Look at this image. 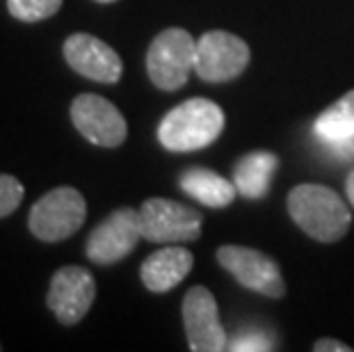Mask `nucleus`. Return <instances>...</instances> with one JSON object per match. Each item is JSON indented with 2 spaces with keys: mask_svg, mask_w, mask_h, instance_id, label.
<instances>
[{
  "mask_svg": "<svg viewBox=\"0 0 354 352\" xmlns=\"http://www.w3.org/2000/svg\"><path fill=\"white\" fill-rule=\"evenodd\" d=\"M288 213L304 234L320 243L341 241L352 222L348 204L320 183L295 185L288 192Z\"/></svg>",
  "mask_w": 354,
  "mask_h": 352,
  "instance_id": "nucleus-1",
  "label": "nucleus"
},
{
  "mask_svg": "<svg viewBox=\"0 0 354 352\" xmlns=\"http://www.w3.org/2000/svg\"><path fill=\"white\" fill-rule=\"evenodd\" d=\"M224 112L215 101L190 99L169 110L158 126V140L169 151H197L220 138Z\"/></svg>",
  "mask_w": 354,
  "mask_h": 352,
  "instance_id": "nucleus-2",
  "label": "nucleus"
},
{
  "mask_svg": "<svg viewBox=\"0 0 354 352\" xmlns=\"http://www.w3.org/2000/svg\"><path fill=\"white\" fill-rule=\"evenodd\" d=\"M197 62V41L183 28H167L156 37L147 53V71L156 87L176 92L187 82Z\"/></svg>",
  "mask_w": 354,
  "mask_h": 352,
  "instance_id": "nucleus-3",
  "label": "nucleus"
},
{
  "mask_svg": "<svg viewBox=\"0 0 354 352\" xmlns=\"http://www.w3.org/2000/svg\"><path fill=\"white\" fill-rule=\"evenodd\" d=\"M85 197L69 185L46 192L30 208L28 227L35 238L44 243H59L73 236L85 224Z\"/></svg>",
  "mask_w": 354,
  "mask_h": 352,
  "instance_id": "nucleus-4",
  "label": "nucleus"
},
{
  "mask_svg": "<svg viewBox=\"0 0 354 352\" xmlns=\"http://www.w3.org/2000/svg\"><path fill=\"white\" fill-rule=\"evenodd\" d=\"M142 238L149 243H190L201 236V215L176 199L151 197L140 208Z\"/></svg>",
  "mask_w": 354,
  "mask_h": 352,
  "instance_id": "nucleus-5",
  "label": "nucleus"
},
{
  "mask_svg": "<svg viewBox=\"0 0 354 352\" xmlns=\"http://www.w3.org/2000/svg\"><path fill=\"white\" fill-rule=\"evenodd\" d=\"M217 263L229 275H233L240 286L263 293L268 297H283L286 284L281 277V268L274 259L252 247L240 245H222L217 250Z\"/></svg>",
  "mask_w": 354,
  "mask_h": 352,
  "instance_id": "nucleus-6",
  "label": "nucleus"
},
{
  "mask_svg": "<svg viewBox=\"0 0 354 352\" xmlns=\"http://www.w3.org/2000/svg\"><path fill=\"white\" fill-rule=\"evenodd\" d=\"M250 64V46L240 37L210 30L197 41V62L194 73L206 82H229L238 78Z\"/></svg>",
  "mask_w": 354,
  "mask_h": 352,
  "instance_id": "nucleus-7",
  "label": "nucleus"
},
{
  "mask_svg": "<svg viewBox=\"0 0 354 352\" xmlns=\"http://www.w3.org/2000/svg\"><path fill=\"white\" fill-rule=\"evenodd\" d=\"M142 238L140 211L117 208L89 234L85 243L87 259L96 266H112L126 259Z\"/></svg>",
  "mask_w": 354,
  "mask_h": 352,
  "instance_id": "nucleus-8",
  "label": "nucleus"
},
{
  "mask_svg": "<svg viewBox=\"0 0 354 352\" xmlns=\"http://www.w3.org/2000/svg\"><path fill=\"white\" fill-rule=\"evenodd\" d=\"M96 299L94 275L80 266H64L53 275L46 295L48 309L62 325H76L87 316Z\"/></svg>",
  "mask_w": 354,
  "mask_h": 352,
  "instance_id": "nucleus-9",
  "label": "nucleus"
},
{
  "mask_svg": "<svg viewBox=\"0 0 354 352\" xmlns=\"http://www.w3.org/2000/svg\"><path fill=\"white\" fill-rule=\"evenodd\" d=\"M71 122L85 140L96 147L115 149L124 145L128 126L117 106L99 94H80L71 103Z\"/></svg>",
  "mask_w": 354,
  "mask_h": 352,
  "instance_id": "nucleus-10",
  "label": "nucleus"
},
{
  "mask_svg": "<svg viewBox=\"0 0 354 352\" xmlns=\"http://www.w3.org/2000/svg\"><path fill=\"white\" fill-rule=\"evenodd\" d=\"M183 323L187 346L194 352H222L229 348L220 323L215 295L206 286H192L183 297Z\"/></svg>",
  "mask_w": 354,
  "mask_h": 352,
  "instance_id": "nucleus-11",
  "label": "nucleus"
},
{
  "mask_svg": "<svg viewBox=\"0 0 354 352\" xmlns=\"http://www.w3.org/2000/svg\"><path fill=\"white\" fill-rule=\"evenodd\" d=\"M64 59L80 76L94 82H105V85H115V82L122 80L124 73L122 57L117 55V50L99 37L87 33L66 37Z\"/></svg>",
  "mask_w": 354,
  "mask_h": 352,
  "instance_id": "nucleus-12",
  "label": "nucleus"
},
{
  "mask_svg": "<svg viewBox=\"0 0 354 352\" xmlns=\"http://www.w3.org/2000/svg\"><path fill=\"white\" fill-rule=\"evenodd\" d=\"M192 263L194 259L185 247H162V250L153 252L151 257H147L145 263H142V284L153 293H167L190 275Z\"/></svg>",
  "mask_w": 354,
  "mask_h": 352,
  "instance_id": "nucleus-13",
  "label": "nucleus"
},
{
  "mask_svg": "<svg viewBox=\"0 0 354 352\" xmlns=\"http://www.w3.org/2000/svg\"><path fill=\"white\" fill-rule=\"evenodd\" d=\"M315 136L341 158H354V89L315 119Z\"/></svg>",
  "mask_w": 354,
  "mask_h": 352,
  "instance_id": "nucleus-14",
  "label": "nucleus"
},
{
  "mask_svg": "<svg viewBox=\"0 0 354 352\" xmlns=\"http://www.w3.org/2000/svg\"><path fill=\"white\" fill-rule=\"evenodd\" d=\"M180 190L208 208H227L236 199V183L213 169L190 167L180 174Z\"/></svg>",
  "mask_w": 354,
  "mask_h": 352,
  "instance_id": "nucleus-15",
  "label": "nucleus"
},
{
  "mask_svg": "<svg viewBox=\"0 0 354 352\" xmlns=\"http://www.w3.org/2000/svg\"><path fill=\"white\" fill-rule=\"evenodd\" d=\"M279 167V158L270 151H252L238 160L233 169V183L240 194L250 199L266 197Z\"/></svg>",
  "mask_w": 354,
  "mask_h": 352,
  "instance_id": "nucleus-16",
  "label": "nucleus"
},
{
  "mask_svg": "<svg viewBox=\"0 0 354 352\" xmlns=\"http://www.w3.org/2000/svg\"><path fill=\"white\" fill-rule=\"evenodd\" d=\"M64 0H7V10L14 19L26 21V24H37V21L50 19L59 12Z\"/></svg>",
  "mask_w": 354,
  "mask_h": 352,
  "instance_id": "nucleus-17",
  "label": "nucleus"
},
{
  "mask_svg": "<svg viewBox=\"0 0 354 352\" xmlns=\"http://www.w3.org/2000/svg\"><path fill=\"white\" fill-rule=\"evenodd\" d=\"M26 188L17 176L0 174V217L12 215L24 201Z\"/></svg>",
  "mask_w": 354,
  "mask_h": 352,
  "instance_id": "nucleus-18",
  "label": "nucleus"
},
{
  "mask_svg": "<svg viewBox=\"0 0 354 352\" xmlns=\"http://www.w3.org/2000/svg\"><path fill=\"white\" fill-rule=\"evenodd\" d=\"M272 341L266 332H256V329H247L240 332L236 339L229 343V350L233 352H261V350H272Z\"/></svg>",
  "mask_w": 354,
  "mask_h": 352,
  "instance_id": "nucleus-19",
  "label": "nucleus"
},
{
  "mask_svg": "<svg viewBox=\"0 0 354 352\" xmlns=\"http://www.w3.org/2000/svg\"><path fill=\"white\" fill-rule=\"evenodd\" d=\"M313 350L315 352H352L350 346H345V343L336 341V339H320V341H315Z\"/></svg>",
  "mask_w": 354,
  "mask_h": 352,
  "instance_id": "nucleus-20",
  "label": "nucleus"
},
{
  "mask_svg": "<svg viewBox=\"0 0 354 352\" xmlns=\"http://www.w3.org/2000/svg\"><path fill=\"white\" fill-rule=\"evenodd\" d=\"M345 192H348V199H350V204L354 208V169L350 172L348 181H345Z\"/></svg>",
  "mask_w": 354,
  "mask_h": 352,
  "instance_id": "nucleus-21",
  "label": "nucleus"
},
{
  "mask_svg": "<svg viewBox=\"0 0 354 352\" xmlns=\"http://www.w3.org/2000/svg\"><path fill=\"white\" fill-rule=\"evenodd\" d=\"M96 3H117V0H96Z\"/></svg>",
  "mask_w": 354,
  "mask_h": 352,
  "instance_id": "nucleus-22",
  "label": "nucleus"
},
{
  "mask_svg": "<svg viewBox=\"0 0 354 352\" xmlns=\"http://www.w3.org/2000/svg\"><path fill=\"white\" fill-rule=\"evenodd\" d=\"M0 350H3V346H0Z\"/></svg>",
  "mask_w": 354,
  "mask_h": 352,
  "instance_id": "nucleus-23",
  "label": "nucleus"
}]
</instances>
